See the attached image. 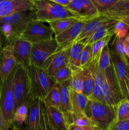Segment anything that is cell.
<instances>
[{
  "label": "cell",
  "instance_id": "obj_1",
  "mask_svg": "<svg viewBox=\"0 0 129 130\" xmlns=\"http://www.w3.org/2000/svg\"><path fill=\"white\" fill-rule=\"evenodd\" d=\"M99 58L91 61L88 66L94 77V88L90 100H96L115 107L122 100L121 91L111 65L105 71L99 67Z\"/></svg>",
  "mask_w": 129,
  "mask_h": 130
},
{
  "label": "cell",
  "instance_id": "obj_2",
  "mask_svg": "<svg viewBox=\"0 0 129 130\" xmlns=\"http://www.w3.org/2000/svg\"><path fill=\"white\" fill-rule=\"evenodd\" d=\"M36 20L34 10L16 13L0 18V31L5 36L6 43H11L20 38L28 25Z\"/></svg>",
  "mask_w": 129,
  "mask_h": 130
},
{
  "label": "cell",
  "instance_id": "obj_3",
  "mask_svg": "<svg viewBox=\"0 0 129 130\" xmlns=\"http://www.w3.org/2000/svg\"><path fill=\"white\" fill-rule=\"evenodd\" d=\"M29 79V99L42 100L56 83L42 67L30 65L27 67Z\"/></svg>",
  "mask_w": 129,
  "mask_h": 130
},
{
  "label": "cell",
  "instance_id": "obj_4",
  "mask_svg": "<svg viewBox=\"0 0 129 130\" xmlns=\"http://www.w3.org/2000/svg\"><path fill=\"white\" fill-rule=\"evenodd\" d=\"M83 114L92 125L101 130H108L110 125L116 120L115 107L90 99Z\"/></svg>",
  "mask_w": 129,
  "mask_h": 130
},
{
  "label": "cell",
  "instance_id": "obj_5",
  "mask_svg": "<svg viewBox=\"0 0 129 130\" xmlns=\"http://www.w3.org/2000/svg\"><path fill=\"white\" fill-rule=\"evenodd\" d=\"M32 3L37 21L49 22L68 18L78 19L73 13L67 8L62 7L50 0H32Z\"/></svg>",
  "mask_w": 129,
  "mask_h": 130
},
{
  "label": "cell",
  "instance_id": "obj_6",
  "mask_svg": "<svg viewBox=\"0 0 129 130\" xmlns=\"http://www.w3.org/2000/svg\"><path fill=\"white\" fill-rule=\"evenodd\" d=\"M15 70L2 83L0 109L4 118L8 122L13 123V117L16 110L15 99L13 91V78Z\"/></svg>",
  "mask_w": 129,
  "mask_h": 130
},
{
  "label": "cell",
  "instance_id": "obj_7",
  "mask_svg": "<svg viewBox=\"0 0 129 130\" xmlns=\"http://www.w3.org/2000/svg\"><path fill=\"white\" fill-rule=\"evenodd\" d=\"M29 79L27 67L17 64L15 69L13 91L16 109L29 99Z\"/></svg>",
  "mask_w": 129,
  "mask_h": 130
},
{
  "label": "cell",
  "instance_id": "obj_8",
  "mask_svg": "<svg viewBox=\"0 0 129 130\" xmlns=\"http://www.w3.org/2000/svg\"><path fill=\"white\" fill-rule=\"evenodd\" d=\"M53 34L50 27L46 25L42 22L36 20L28 25L20 38L34 44L53 39Z\"/></svg>",
  "mask_w": 129,
  "mask_h": 130
},
{
  "label": "cell",
  "instance_id": "obj_9",
  "mask_svg": "<svg viewBox=\"0 0 129 130\" xmlns=\"http://www.w3.org/2000/svg\"><path fill=\"white\" fill-rule=\"evenodd\" d=\"M58 49V44L55 38L50 40L32 44L30 63L32 66L42 67L44 62Z\"/></svg>",
  "mask_w": 129,
  "mask_h": 130
},
{
  "label": "cell",
  "instance_id": "obj_10",
  "mask_svg": "<svg viewBox=\"0 0 129 130\" xmlns=\"http://www.w3.org/2000/svg\"><path fill=\"white\" fill-rule=\"evenodd\" d=\"M111 63L115 71V76L121 91L123 99L128 100L126 83L129 80V69L128 66L116 54L110 50Z\"/></svg>",
  "mask_w": 129,
  "mask_h": 130
},
{
  "label": "cell",
  "instance_id": "obj_11",
  "mask_svg": "<svg viewBox=\"0 0 129 130\" xmlns=\"http://www.w3.org/2000/svg\"><path fill=\"white\" fill-rule=\"evenodd\" d=\"M80 20H89L99 16L91 0H72L67 8Z\"/></svg>",
  "mask_w": 129,
  "mask_h": 130
},
{
  "label": "cell",
  "instance_id": "obj_12",
  "mask_svg": "<svg viewBox=\"0 0 129 130\" xmlns=\"http://www.w3.org/2000/svg\"><path fill=\"white\" fill-rule=\"evenodd\" d=\"M17 62L11 43H6L0 52V83H3L15 70Z\"/></svg>",
  "mask_w": 129,
  "mask_h": 130
},
{
  "label": "cell",
  "instance_id": "obj_13",
  "mask_svg": "<svg viewBox=\"0 0 129 130\" xmlns=\"http://www.w3.org/2000/svg\"><path fill=\"white\" fill-rule=\"evenodd\" d=\"M13 52L17 64L28 67L30 66V57L32 44L21 38H16L11 42Z\"/></svg>",
  "mask_w": 129,
  "mask_h": 130
},
{
  "label": "cell",
  "instance_id": "obj_14",
  "mask_svg": "<svg viewBox=\"0 0 129 130\" xmlns=\"http://www.w3.org/2000/svg\"><path fill=\"white\" fill-rule=\"evenodd\" d=\"M85 22V20H79L69 29L54 37L58 44L56 52L70 48L76 41Z\"/></svg>",
  "mask_w": 129,
  "mask_h": 130
},
{
  "label": "cell",
  "instance_id": "obj_15",
  "mask_svg": "<svg viewBox=\"0 0 129 130\" xmlns=\"http://www.w3.org/2000/svg\"><path fill=\"white\" fill-rule=\"evenodd\" d=\"M32 10V0H2L0 2V18Z\"/></svg>",
  "mask_w": 129,
  "mask_h": 130
},
{
  "label": "cell",
  "instance_id": "obj_16",
  "mask_svg": "<svg viewBox=\"0 0 129 130\" xmlns=\"http://www.w3.org/2000/svg\"><path fill=\"white\" fill-rule=\"evenodd\" d=\"M68 49L56 52L47 58L44 62L42 68L51 76L59 69L64 66L69 65L68 62Z\"/></svg>",
  "mask_w": 129,
  "mask_h": 130
},
{
  "label": "cell",
  "instance_id": "obj_17",
  "mask_svg": "<svg viewBox=\"0 0 129 130\" xmlns=\"http://www.w3.org/2000/svg\"><path fill=\"white\" fill-rule=\"evenodd\" d=\"M41 100L39 99H29L27 116L25 126L22 130H35L37 124L40 112Z\"/></svg>",
  "mask_w": 129,
  "mask_h": 130
},
{
  "label": "cell",
  "instance_id": "obj_18",
  "mask_svg": "<svg viewBox=\"0 0 129 130\" xmlns=\"http://www.w3.org/2000/svg\"><path fill=\"white\" fill-rule=\"evenodd\" d=\"M108 20L109 19L104 15H99L94 19L87 20L75 42H80L83 44L102 24Z\"/></svg>",
  "mask_w": 129,
  "mask_h": 130
},
{
  "label": "cell",
  "instance_id": "obj_19",
  "mask_svg": "<svg viewBox=\"0 0 129 130\" xmlns=\"http://www.w3.org/2000/svg\"><path fill=\"white\" fill-rule=\"evenodd\" d=\"M71 104V123L72 118L83 114V111L88 103L89 99L83 93L72 91L69 88Z\"/></svg>",
  "mask_w": 129,
  "mask_h": 130
},
{
  "label": "cell",
  "instance_id": "obj_20",
  "mask_svg": "<svg viewBox=\"0 0 129 130\" xmlns=\"http://www.w3.org/2000/svg\"><path fill=\"white\" fill-rule=\"evenodd\" d=\"M104 15L108 19L120 21L129 17V0H118V2Z\"/></svg>",
  "mask_w": 129,
  "mask_h": 130
},
{
  "label": "cell",
  "instance_id": "obj_21",
  "mask_svg": "<svg viewBox=\"0 0 129 130\" xmlns=\"http://www.w3.org/2000/svg\"><path fill=\"white\" fill-rule=\"evenodd\" d=\"M61 93V111L65 118L67 121V125L71 124V104L70 99L69 86L70 81L58 85Z\"/></svg>",
  "mask_w": 129,
  "mask_h": 130
},
{
  "label": "cell",
  "instance_id": "obj_22",
  "mask_svg": "<svg viewBox=\"0 0 129 130\" xmlns=\"http://www.w3.org/2000/svg\"><path fill=\"white\" fill-rule=\"evenodd\" d=\"M49 122L53 130H68L65 118L59 109L55 107L46 108Z\"/></svg>",
  "mask_w": 129,
  "mask_h": 130
},
{
  "label": "cell",
  "instance_id": "obj_23",
  "mask_svg": "<svg viewBox=\"0 0 129 130\" xmlns=\"http://www.w3.org/2000/svg\"><path fill=\"white\" fill-rule=\"evenodd\" d=\"M117 21L111 19H109L108 20L102 24L97 30L95 31V32L90 37L89 39H87L83 43V44L85 45L87 44H93L95 42L105 38L107 36L110 34L114 35L113 28L115 26V23ZM115 36V35H114Z\"/></svg>",
  "mask_w": 129,
  "mask_h": 130
},
{
  "label": "cell",
  "instance_id": "obj_24",
  "mask_svg": "<svg viewBox=\"0 0 129 130\" xmlns=\"http://www.w3.org/2000/svg\"><path fill=\"white\" fill-rule=\"evenodd\" d=\"M85 44L80 42H75L68 49V62L71 69L80 68L81 54Z\"/></svg>",
  "mask_w": 129,
  "mask_h": 130
},
{
  "label": "cell",
  "instance_id": "obj_25",
  "mask_svg": "<svg viewBox=\"0 0 129 130\" xmlns=\"http://www.w3.org/2000/svg\"><path fill=\"white\" fill-rule=\"evenodd\" d=\"M79 20H80L76 18H68L49 22L48 24L53 30L55 37L69 29Z\"/></svg>",
  "mask_w": 129,
  "mask_h": 130
},
{
  "label": "cell",
  "instance_id": "obj_26",
  "mask_svg": "<svg viewBox=\"0 0 129 130\" xmlns=\"http://www.w3.org/2000/svg\"><path fill=\"white\" fill-rule=\"evenodd\" d=\"M46 108L55 107L61 110V93L58 85H56L42 100Z\"/></svg>",
  "mask_w": 129,
  "mask_h": 130
},
{
  "label": "cell",
  "instance_id": "obj_27",
  "mask_svg": "<svg viewBox=\"0 0 129 130\" xmlns=\"http://www.w3.org/2000/svg\"><path fill=\"white\" fill-rule=\"evenodd\" d=\"M72 70V69H71ZM83 81V69H76L72 70V76L70 80L69 88L72 91L82 93Z\"/></svg>",
  "mask_w": 129,
  "mask_h": 130
},
{
  "label": "cell",
  "instance_id": "obj_28",
  "mask_svg": "<svg viewBox=\"0 0 129 130\" xmlns=\"http://www.w3.org/2000/svg\"><path fill=\"white\" fill-rule=\"evenodd\" d=\"M83 69V81L82 93L89 99L92 96L94 88V77L89 67L87 66Z\"/></svg>",
  "mask_w": 129,
  "mask_h": 130
},
{
  "label": "cell",
  "instance_id": "obj_29",
  "mask_svg": "<svg viewBox=\"0 0 129 130\" xmlns=\"http://www.w3.org/2000/svg\"><path fill=\"white\" fill-rule=\"evenodd\" d=\"M29 100L19 105L15 110L13 122V124L19 128H22L23 124L25 123L29 109Z\"/></svg>",
  "mask_w": 129,
  "mask_h": 130
},
{
  "label": "cell",
  "instance_id": "obj_30",
  "mask_svg": "<svg viewBox=\"0 0 129 130\" xmlns=\"http://www.w3.org/2000/svg\"><path fill=\"white\" fill-rule=\"evenodd\" d=\"M116 121L129 120V100L123 99L115 107Z\"/></svg>",
  "mask_w": 129,
  "mask_h": 130
},
{
  "label": "cell",
  "instance_id": "obj_31",
  "mask_svg": "<svg viewBox=\"0 0 129 130\" xmlns=\"http://www.w3.org/2000/svg\"><path fill=\"white\" fill-rule=\"evenodd\" d=\"M124 39H120L118 37L115 36L113 42L112 43V46L111 50L113 52L117 55L123 61L124 63L128 66L129 65V58L126 54L125 50V47L123 44Z\"/></svg>",
  "mask_w": 129,
  "mask_h": 130
},
{
  "label": "cell",
  "instance_id": "obj_32",
  "mask_svg": "<svg viewBox=\"0 0 129 130\" xmlns=\"http://www.w3.org/2000/svg\"><path fill=\"white\" fill-rule=\"evenodd\" d=\"M21 130H22V128ZM35 130H53L50 124V122H49L46 107L43 104L42 100L41 105H40V116H39L36 128Z\"/></svg>",
  "mask_w": 129,
  "mask_h": 130
},
{
  "label": "cell",
  "instance_id": "obj_33",
  "mask_svg": "<svg viewBox=\"0 0 129 130\" xmlns=\"http://www.w3.org/2000/svg\"><path fill=\"white\" fill-rule=\"evenodd\" d=\"M113 36V34H110L92 44V61L100 57L103 48L108 44V43Z\"/></svg>",
  "mask_w": 129,
  "mask_h": 130
},
{
  "label": "cell",
  "instance_id": "obj_34",
  "mask_svg": "<svg viewBox=\"0 0 129 130\" xmlns=\"http://www.w3.org/2000/svg\"><path fill=\"white\" fill-rule=\"evenodd\" d=\"M72 76V70L69 65L58 70L53 76L57 85H61L70 81Z\"/></svg>",
  "mask_w": 129,
  "mask_h": 130
},
{
  "label": "cell",
  "instance_id": "obj_35",
  "mask_svg": "<svg viewBox=\"0 0 129 130\" xmlns=\"http://www.w3.org/2000/svg\"><path fill=\"white\" fill-rule=\"evenodd\" d=\"M99 15L108 12L118 0H91Z\"/></svg>",
  "mask_w": 129,
  "mask_h": 130
},
{
  "label": "cell",
  "instance_id": "obj_36",
  "mask_svg": "<svg viewBox=\"0 0 129 130\" xmlns=\"http://www.w3.org/2000/svg\"><path fill=\"white\" fill-rule=\"evenodd\" d=\"M112 65L110 56V50L108 44L105 46L101 52L99 58V67L102 71H105Z\"/></svg>",
  "mask_w": 129,
  "mask_h": 130
},
{
  "label": "cell",
  "instance_id": "obj_37",
  "mask_svg": "<svg viewBox=\"0 0 129 130\" xmlns=\"http://www.w3.org/2000/svg\"><path fill=\"white\" fill-rule=\"evenodd\" d=\"M92 61V44H87L83 48L81 54L80 67L84 69Z\"/></svg>",
  "mask_w": 129,
  "mask_h": 130
},
{
  "label": "cell",
  "instance_id": "obj_38",
  "mask_svg": "<svg viewBox=\"0 0 129 130\" xmlns=\"http://www.w3.org/2000/svg\"><path fill=\"white\" fill-rule=\"evenodd\" d=\"M129 29L124 23L121 21H117L113 28L114 35L120 39H125L128 36Z\"/></svg>",
  "mask_w": 129,
  "mask_h": 130
},
{
  "label": "cell",
  "instance_id": "obj_39",
  "mask_svg": "<svg viewBox=\"0 0 129 130\" xmlns=\"http://www.w3.org/2000/svg\"><path fill=\"white\" fill-rule=\"evenodd\" d=\"M71 124H74L77 126H93L89 119L84 115V114L79 116L73 117L72 118Z\"/></svg>",
  "mask_w": 129,
  "mask_h": 130
},
{
  "label": "cell",
  "instance_id": "obj_40",
  "mask_svg": "<svg viewBox=\"0 0 129 130\" xmlns=\"http://www.w3.org/2000/svg\"><path fill=\"white\" fill-rule=\"evenodd\" d=\"M108 130H129V120L115 121L109 127Z\"/></svg>",
  "mask_w": 129,
  "mask_h": 130
},
{
  "label": "cell",
  "instance_id": "obj_41",
  "mask_svg": "<svg viewBox=\"0 0 129 130\" xmlns=\"http://www.w3.org/2000/svg\"><path fill=\"white\" fill-rule=\"evenodd\" d=\"M13 123L8 122L4 118L0 109V130H9L11 129Z\"/></svg>",
  "mask_w": 129,
  "mask_h": 130
},
{
  "label": "cell",
  "instance_id": "obj_42",
  "mask_svg": "<svg viewBox=\"0 0 129 130\" xmlns=\"http://www.w3.org/2000/svg\"><path fill=\"white\" fill-rule=\"evenodd\" d=\"M68 130H101L97 127L94 126H77L74 124H70L68 127Z\"/></svg>",
  "mask_w": 129,
  "mask_h": 130
},
{
  "label": "cell",
  "instance_id": "obj_43",
  "mask_svg": "<svg viewBox=\"0 0 129 130\" xmlns=\"http://www.w3.org/2000/svg\"><path fill=\"white\" fill-rule=\"evenodd\" d=\"M53 2L59 6L64 8H67V6L70 5L72 0H51Z\"/></svg>",
  "mask_w": 129,
  "mask_h": 130
},
{
  "label": "cell",
  "instance_id": "obj_44",
  "mask_svg": "<svg viewBox=\"0 0 129 130\" xmlns=\"http://www.w3.org/2000/svg\"><path fill=\"white\" fill-rule=\"evenodd\" d=\"M6 39H5V36H4L3 34H2V32L0 31V52H1V50L3 49L4 46L6 44Z\"/></svg>",
  "mask_w": 129,
  "mask_h": 130
},
{
  "label": "cell",
  "instance_id": "obj_45",
  "mask_svg": "<svg viewBox=\"0 0 129 130\" xmlns=\"http://www.w3.org/2000/svg\"><path fill=\"white\" fill-rule=\"evenodd\" d=\"M123 44H124V47H125V52H126V54L129 58V41L128 40L127 38H126L125 39H124Z\"/></svg>",
  "mask_w": 129,
  "mask_h": 130
},
{
  "label": "cell",
  "instance_id": "obj_46",
  "mask_svg": "<svg viewBox=\"0 0 129 130\" xmlns=\"http://www.w3.org/2000/svg\"><path fill=\"white\" fill-rule=\"evenodd\" d=\"M120 21L122 22L123 23H124V24H125L129 29V17H126L125 18V19H121V20H120Z\"/></svg>",
  "mask_w": 129,
  "mask_h": 130
},
{
  "label": "cell",
  "instance_id": "obj_47",
  "mask_svg": "<svg viewBox=\"0 0 129 130\" xmlns=\"http://www.w3.org/2000/svg\"><path fill=\"white\" fill-rule=\"evenodd\" d=\"M21 128H19L17 126L15 125V124H13L12 127H11V129L10 130H21Z\"/></svg>",
  "mask_w": 129,
  "mask_h": 130
},
{
  "label": "cell",
  "instance_id": "obj_48",
  "mask_svg": "<svg viewBox=\"0 0 129 130\" xmlns=\"http://www.w3.org/2000/svg\"><path fill=\"white\" fill-rule=\"evenodd\" d=\"M126 86H127L128 96V100H129V80L127 81V83H126Z\"/></svg>",
  "mask_w": 129,
  "mask_h": 130
},
{
  "label": "cell",
  "instance_id": "obj_49",
  "mask_svg": "<svg viewBox=\"0 0 129 130\" xmlns=\"http://www.w3.org/2000/svg\"><path fill=\"white\" fill-rule=\"evenodd\" d=\"M1 87H2V83H0V98H1Z\"/></svg>",
  "mask_w": 129,
  "mask_h": 130
},
{
  "label": "cell",
  "instance_id": "obj_50",
  "mask_svg": "<svg viewBox=\"0 0 129 130\" xmlns=\"http://www.w3.org/2000/svg\"><path fill=\"white\" fill-rule=\"evenodd\" d=\"M126 38H127L128 40V41H129V36H127V37H126Z\"/></svg>",
  "mask_w": 129,
  "mask_h": 130
},
{
  "label": "cell",
  "instance_id": "obj_51",
  "mask_svg": "<svg viewBox=\"0 0 129 130\" xmlns=\"http://www.w3.org/2000/svg\"><path fill=\"white\" fill-rule=\"evenodd\" d=\"M128 69H129V65H128Z\"/></svg>",
  "mask_w": 129,
  "mask_h": 130
},
{
  "label": "cell",
  "instance_id": "obj_52",
  "mask_svg": "<svg viewBox=\"0 0 129 130\" xmlns=\"http://www.w3.org/2000/svg\"><path fill=\"white\" fill-rule=\"evenodd\" d=\"M1 1H2V0H0V2H1Z\"/></svg>",
  "mask_w": 129,
  "mask_h": 130
}]
</instances>
